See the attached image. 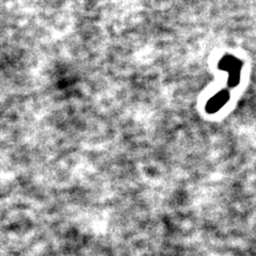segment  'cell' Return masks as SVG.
<instances>
[{
    "label": "cell",
    "mask_w": 256,
    "mask_h": 256,
    "mask_svg": "<svg viewBox=\"0 0 256 256\" xmlns=\"http://www.w3.org/2000/svg\"><path fill=\"white\" fill-rule=\"evenodd\" d=\"M228 93L226 91H221L219 93H217L212 99L209 100L208 103H207V111L208 112H217L218 110L225 105L226 102L228 101Z\"/></svg>",
    "instance_id": "obj_1"
},
{
    "label": "cell",
    "mask_w": 256,
    "mask_h": 256,
    "mask_svg": "<svg viewBox=\"0 0 256 256\" xmlns=\"http://www.w3.org/2000/svg\"><path fill=\"white\" fill-rule=\"evenodd\" d=\"M220 68L230 73V75L234 73H240V62L236 58L231 56H227L222 59Z\"/></svg>",
    "instance_id": "obj_2"
}]
</instances>
